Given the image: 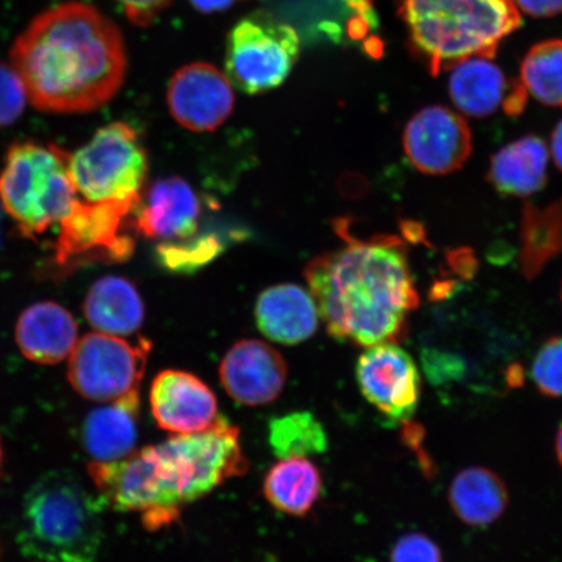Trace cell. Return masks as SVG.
<instances>
[{
	"instance_id": "cell-1",
	"label": "cell",
	"mask_w": 562,
	"mask_h": 562,
	"mask_svg": "<svg viewBox=\"0 0 562 562\" xmlns=\"http://www.w3.org/2000/svg\"><path fill=\"white\" fill-rule=\"evenodd\" d=\"M10 59L27 100L48 114L101 109L122 88L126 72L121 31L93 5L80 2L35 16L13 42Z\"/></svg>"
},
{
	"instance_id": "cell-2",
	"label": "cell",
	"mask_w": 562,
	"mask_h": 562,
	"mask_svg": "<svg viewBox=\"0 0 562 562\" xmlns=\"http://www.w3.org/2000/svg\"><path fill=\"white\" fill-rule=\"evenodd\" d=\"M248 469L240 428L220 417L205 431L172 435L125 459L91 461L88 473L105 505L138 513L146 529L154 531L178 521L186 505Z\"/></svg>"
},
{
	"instance_id": "cell-3",
	"label": "cell",
	"mask_w": 562,
	"mask_h": 562,
	"mask_svg": "<svg viewBox=\"0 0 562 562\" xmlns=\"http://www.w3.org/2000/svg\"><path fill=\"white\" fill-rule=\"evenodd\" d=\"M306 266L305 278L329 335L370 348L397 342L419 306L406 246L395 236L357 238Z\"/></svg>"
},
{
	"instance_id": "cell-4",
	"label": "cell",
	"mask_w": 562,
	"mask_h": 562,
	"mask_svg": "<svg viewBox=\"0 0 562 562\" xmlns=\"http://www.w3.org/2000/svg\"><path fill=\"white\" fill-rule=\"evenodd\" d=\"M103 504L69 470L42 474L21 503L20 552L35 562H94L104 539Z\"/></svg>"
},
{
	"instance_id": "cell-5",
	"label": "cell",
	"mask_w": 562,
	"mask_h": 562,
	"mask_svg": "<svg viewBox=\"0 0 562 562\" xmlns=\"http://www.w3.org/2000/svg\"><path fill=\"white\" fill-rule=\"evenodd\" d=\"M414 50L432 75L470 58H494L498 45L521 26L513 0H403Z\"/></svg>"
},
{
	"instance_id": "cell-6",
	"label": "cell",
	"mask_w": 562,
	"mask_h": 562,
	"mask_svg": "<svg viewBox=\"0 0 562 562\" xmlns=\"http://www.w3.org/2000/svg\"><path fill=\"white\" fill-rule=\"evenodd\" d=\"M69 153L53 144L12 145L0 172V206L25 237L38 238L67 220L80 202Z\"/></svg>"
},
{
	"instance_id": "cell-7",
	"label": "cell",
	"mask_w": 562,
	"mask_h": 562,
	"mask_svg": "<svg viewBox=\"0 0 562 562\" xmlns=\"http://www.w3.org/2000/svg\"><path fill=\"white\" fill-rule=\"evenodd\" d=\"M147 170L137 132L125 123L103 126L86 146L69 154L70 178L87 202L139 201Z\"/></svg>"
},
{
	"instance_id": "cell-8",
	"label": "cell",
	"mask_w": 562,
	"mask_h": 562,
	"mask_svg": "<svg viewBox=\"0 0 562 562\" xmlns=\"http://www.w3.org/2000/svg\"><path fill=\"white\" fill-rule=\"evenodd\" d=\"M300 44L291 25L267 12L251 13L229 33L226 76L246 94L276 89L296 65Z\"/></svg>"
},
{
	"instance_id": "cell-9",
	"label": "cell",
	"mask_w": 562,
	"mask_h": 562,
	"mask_svg": "<svg viewBox=\"0 0 562 562\" xmlns=\"http://www.w3.org/2000/svg\"><path fill=\"white\" fill-rule=\"evenodd\" d=\"M151 348L147 339L133 346L121 336L88 334L77 341L68 357V381L90 402H115L138 390Z\"/></svg>"
},
{
	"instance_id": "cell-10",
	"label": "cell",
	"mask_w": 562,
	"mask_h": 562,
	"mask_svg": "<svg viewBox=\"0 0 562 562\" xmlns=\"http://www.w3.org/2000/svg\"><path fill=\"white\" fill-rule=\"evenodd\" d=\"M136 202H87L80 200L60 224L55 244L56 261L68 265L82 259L125 261L135 249L128 234Z\"/></svg>"
},
{
	"instance_id": "cell-11",
	"label": "cell",
	"mask_w": 562,
	"mask_h": 562,
	"mask_svg": "<svg viewBox=\"0 0 562 562\" xmlns=\"http://www.w3.org/2000/svg\"><path fill=\"white\" fill-rule=\"evenodd\" d=\"M356 379L364 398L392 422L409 420L420 398L416 362L395 342L368 348L358 358Z\"/></svg>"
},
{
	"instance_id": "cell-12",
	"label": "cell",
	"mask_w": 562,
	"mask_h": 562,
	"mask_svg": "<svg viewBox=\"0 0 562 562\" xmlns=\"http://www.w3.org/2000/svg\"><path fill=\"white\" fill-rule=\"evenodd\" d=\"M404 151L414 168L425 175L459 171L473 151V135L465 119L445 105L422 109L407 122Z\"/></svg>"
},
{
	"instance_id": "cell-13",
	"label": "cell",
	"mask_w": 562,
	"mask_h": 562,
	"mask_svg": "<svg viewBox=\"0 0 562 562\" xmlns=\"http://www.w3.org/2000/svg\"><path fill=\"white\" fill-rule=\"evenodd\" d=\"M167 103L175 121L186 130L211 132L231 116L235 95L228 77L220 69L193 63L173 75Z\"/></svg>"
},
{
	"instance_id": "cell-14",
	"label": "cell",
	"mask_w": 562,
	"mask_h": 562,
	"mask_svg": "<svg viewBox=\"0 0 562 562\" xmlns=\"http://www.w3.org/2000/svg\"><path fill=\"white\" fill-rule=\"evenodd\" d=\"M224 391L244 406L276 402L288 378V364L280 351L261 340H241L224 356L220 367Z\"/></svg>"
},
{
	"instance_id": "cell-15",
	"label": "cell",
	"mask_w": 562,
	"mask_h": 562,
	"mask_svg": "<svg viewBox=\"0 0 562 562\" xmlns=\"http://www.w3.org/2000/svg\"><path fill=\"white\" fill-rule=\"evenodd\" d=\"M149 402L158 427L172 435L205 431L220 418L214 391L184 370L160 371L151 383Z\"/></svg>"
},
{
	"instance_id": "cell-16",
	"label": "cell",
	"mask_w": 562,
	"mask_h": 562,
	"mask_svg": "<svg viewBox=\"0 0 562 562\" xmlns=\"http://www.w3.org/2000/svg\"><path fill=\"white\" fill-rule=\"evenodd\" d=\"M200 201L181 178L160 179L139 199L133 211L140 235L166 243L191 240L200 221Z\"/></svg>"
},
{
	"instance_id": "cell-17",
	"label": "cell",
	"mask_w": 562,
	"mask_h": 562,
	"mask_svg": "<svg viewBox=\"0 0 562 562\" xmlns=\"http://www.w3.org/2000/svg\"><path fill=\"white\" fill-rule=\"evenodd\" d=\"M15 337L27 360L56 364L72 353L79 341V326L65 306L53 301L37 302L19 316Z\"/></svg>"
},
{
	"instance_id": "cell-18",
	"label": "cell",
	"mask_w": 562,
	"mask_h": 562,
	"mask_svg": "<svg viewBox=\"0 0 562 562\" xmlns=\"http://www.w3.org/2000/svg\"><path fill=\"white\" fill-rule=\"evenodd\" d=\"M318 318L312 293L294 284L269 288L256 305L259 331L284 346H297L311 339L318 329Z\"/></svg>"
},
{
	"instance_id": "cell-19",
	"label": "cell",
	"mask_w": 562,
	"mask_h": 562,
	"mask_svg": "<svg viewBox=\"0 0 562 562\" xmlns=\"http://www.w3.org/2000/svg\"><path fill=\"white\" fill-rule=\"evenodd\" d=\"M140 416L139 391L115 400L109 406L97 407L83 422V446L93 461L110 462L125 459L138 440Z\"/></svg>"
},
{
	"instance_id": "cell-20",
	"label": "cell",
	"mask_w": 562,
	"mask_h": 562,
	"mask_svg": "<svg viewBox=\"0 0 562 562\" xmlns=\"http://www.w3.org/2000/svg\"><path fill=\"white\" fill-rule=\"evenodd\" d=\"M548 159L544 140L536 135L525 136L492 157L487 180L498 194L525 199L546 187Z\"/></svg>"
},
{
	"instance_id": "cell-21",
	"label": "cell",
	"mask_w": 562,
	"mask_h": 562,
	"mask_svg": "<svg viewBox=\"0 0 562 562\" xmlns=\"http://www.w3.org/2000/svg\"><path fill=\"white\" fill-rule=\"evenodd\" d=\"M83 314L97 333L128 336L138 331L145 307L136 286L119 277H105L91 285Z\"/></svg>"
},
{
	"instance_id": "cell-22",
	"label": "cell",
	"mask_w": 562,
	"mask_h": 562,
	"mask_svg": "<svg viewBox=\"0 0 562 562\" xmlns=\"http://www.w3.org/2000/svg\"><path fill=\"white\" fill-rule=\"evenodd\" d=\"M451 69L449 95L462 114L487 117L503 108L512 82L491 59L477 56L457 63Z\"/></svg>"
},
{
	"instance_id": "cell-23",
	"label": "cell",
	"mask_w": 562,
	"mask_h": 562,
	"mask_svg": "<svg viewBox=\"0 0 562 562\" xmlns=\"http://www.w3.org/2000/svg\"><path fill=\"white\" fill-rule=\"evenodd\" d=\"M323 491L321 470L307 457L280 459L263 481V496L273 509L293 517H305L319 502Z\"/></svg>"
},
{
	"instance_id": "cell-24",
	"label": "cell",
	"mask_w": 562,
	"mask_h": 562,
	"mask_svg": "<svg viewBox=\"0 0 562 562\" xmlns=\"http://www.w3.org/2000/svg\"><path fill=\"white\" fill-rule=\"evenodd\" d=\"M449 503L456 516L470 526H488L508 507L509 495L502 477L486 468H469L454 476Z\"/></svg>"
},
{
	"instance_id": "cell-25",
	"label": "cell",
	"mask_w": 562,
	"mask_h": 562,
	"mask_svg": "<svg viewBox=\"0 0 562 562\" xmlns=\"http://www.w3.org/2000/svg\"><path fill=\"white\" fill-rule=\"evenodd\" d=\"M562 252V200L544 209L526 205L522 221V272L533 279Z\"/></svg>"
},
{
	"instance_id": "cell-26",
	"label": "cell",
	"mask_w": 562,
	"mask_h": 562,
	"mask_svg": "<svg viewBox=\"0 0 562 562\" xmlns=\"http://www.w3.org/2000/svg\"><path fill=\"white\" fill-rule=\"evenodd\" d=\"M269 442L279 459H308L325 452L328 447L325 427L308 412H293L273 418L269 426Z\"/></svg>"
},
{
	"instance_id": "cell-27",
	"label": "cell",
	"mask_w": 562,
	"mask_h": 562,
	"mask_svg": "<svg viewBox=\"0 0 562 562\" xmlns=\"http://www.w3.org/2000/svg\"><path fill=\"white\" fill-rule=\"evenodd\" d=\"M519 81L538 102L562 108V41L533 46L525 56Z\"/></svg>"
},
{
	"instance_id": "cell-28",
	"label": "cell",
	"mask_w": 562,
	"mask_h": 562,
	"mask_svg": "<svg viewBox=\"0 0 562 562\" xmlns=\"http://www.w3.org/2000/svg\"><path fill=\"white\" fill-rule=\"evenodd\" d=\"M531 375L542 395L562 397V336L551 337L538 350Z\"/></svg>"
},
{
	"instance_id": "cell-29",
	"label": "cell",
	"mask_w": 562,
	"mask_h": 562,
	"mask_svg": "<svg viewBox=\"0 0 562 562\" xmlns=\"http://www.w3.org/2000/svg\"><path fill=\"white\" fill-rule=\"evenodd\" d=\"M161 261L171 270L191 271L213 259L220 251V243L215 238L165 243L158 248Z\"/></svg>"
},
{
	"instance_id": "cell-30",
	"label": "cell",
	"mask_w": 562,
	"mask_h": 562,
	"mask_svg": "<svg viewBox=\"0 0 562 562\" xmlns=\"http://www.w3.org/2000/svg\"><path fill=\"white\" fill-rule=\"evenodd\" d=\"M27 102L24 83L15 68L0 61V128L16 123Z\"/></svg>"
},
{
	"instance_id": "cell-31",
	"label": "cell",
	"mask_w": 562,
	"mask_h": 562,
	"mask_svg": "<svg viewBox=\"0 0 562 562\" xmlns=\"http://www.w3.org/2000/svg\"><path fill=\"white\" fill-rule=\"evenodd\" d=\"M391 562H442L439 547L425 533H407L397 540Z\"/></svg>"
},
{
	"instance_id": "cell-32",
	"label": "cell",
	"mask_w": 562,
	"mask_h": 562,
	"mask_svg": "<svg viewBox=\"0 0 562 562\" xmlns=\"http://www.w3.org/2000/svg\"><path fill=\"white\" fill-rule=\"evenodd\" d=\"M123 4L126 16L137 25H147L157 13L170 3V0H117Z\"/></svg>"
},
{
	"instance_id": "cell-33",
	"label": "cell",
	"mask_w": 562,
	"mask_h": 562,
	"mask_svg": "<svg viewBox=\"0 0 562 562\" xmlns=\"http://www.w3.org/2000/svg\"><path fill=\"white\" fill-rule=\"evenodd\" d=\"M513 3L533 18H550L562 12V0H513Z\"/></svg>"
},
{
	"instance_id": "cell-34",
	"label": "cell",
	"mask_w": 562,
	"mask_h": 562,
	"mask_svg": "<svg viewBox=\"0 0 562 562\" xmlns=\"http://www.w3.org/2000/svg\"><path fill=\"white\" fill-rule=\"evenodd\" d=\"M527 104V90L521 81H513L509 93L503 103V110L508 116L521 115Z\"/></svg>"
},
{
	"instance_id": "cell-35",
	"label": "cell",
	"mask_w": 562,
	"mask_h": 562,
	"mask_svg": "<svg viewBox=\"0 0 562 562\" xmlns=\"http://www.w3.org/2000/svg\"><path fill=\"white\" fill-rule=\"evenodd\" d=\"M196 10L202 12L224 11L234 5L238 0H191Z\"/></svg>"
},
{
	"instance_id": "cell-36",
	"label": "cell",
	"mask_w": 562,
	"mask_h": 562,
	"mask_svg": "<svg viewBox=\"0 0 562 562\" xmlns=\"http://www.w3.org/2000/svg\"><path fill=\"white\" fill-rule=\"evenodd\" d=\"M551 151L554 165H557L559 170L562 172V121L552 132Z\"/></svg>"
},
{
	"instance_id": "cell-37",
	"label": "cell",
	"mask_w": 562,
	"mask_h": 562,
	"mask_svg": "<svg viewBox=\"0 0 562 562\" xmlns=\"http://www.w3.org/2000/svg\"><path fill=\"white\" fill-rule=\"evenodd\" d=\"M509 383L510 385H519L521 384L522 371L519 368H510L509 372Z\"/></svg>"
},
{
	"instance_id": "cell-38",
	"label": "cell",
	"mask_w": 562,
	"mask_h": 562,
	"mask_svg": "<svg viewBox=\"0 0 562 562\" xmlns=\"http://www.w3.org/2000/svg\"><path fill=\"white\" fill-rule=\"evenodd\" d=\"M557 454L560 465L562 467V425L557 437Z\"/></svg>"
},
{
	"instance_id": "cell-39",
	"label": "cell",
	"mask_w": 562,
	"mask_h": 562,
	"mask_svg": "<svg viewBox=\"0 0 562 562\" xmlns=\"http://www.w3.org/2000/svg\"><path fill=\"white\" fill-rule=\"evenodd\" d=\"M3 460H4L3 448H2V442H0V474H2V470H3Z\"/></svg>"
},
{
	"instance_id": "cell-40",
	"label": "cell",
	"mask_w": 562,
	"mask_h": 562,
	"mask_svg": "<svg viewBox=\"0 0 562 562\" xmlns=\"http://www.w3.org/2000/svg\"><path fill=\"white\" fill-rule=\"evenodd\" d=\"M561 297H562V291H561Z\"/></svg>"
},
{
	"instance_id": "cell-41",
	"label": "cell",
	"mask_w": 562,
	"mask_h": 562,
	"mask_svg": "<svg viewBox=\"0 0 562 562\" xmlns=\"http://www.w3.org/2000/svg\"><path fill=\"white\" fill-rule=\"evenodd\" d=\"M0 207H2V206H0Z\"/></svg>"
}]
</instances>
